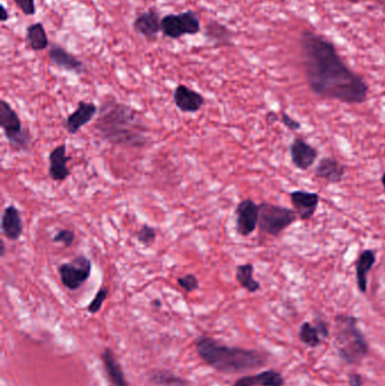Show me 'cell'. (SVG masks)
<instances>
[{
    "mask_svg": "<svg viewBox=\"0 0 385 386\" xmlns=\"http://www.w3.org/2000/svg\"><path fill=\"white\" fill-rule=\"evenodd\" d=\"M300 50L307 86L316 96L346 104L367 100L368 85L347 66L331 41L313 31H303Z\"/></svg>",
    "mask_w": 385,
    "mask_h": 386,
    "instance_id": "6da1fadb",
    "label": "cell"
},
{
    "mask_svg": "<svg viewBox=\"0 0 385 386\" xmlns=\"http://www.w3.org/2000/svg\"><path fill=\"white\" fill-rule=\"evenodd\" d=\"M94 129L111 145L142 148L147 144V130L139 113L114 99L102 103Z\"/></svg>",
    "mask_w": 385,
    "mask_h": 386,
    "instance_id": "7a4b0ae2",
    "label": "cell"
},
{
    "mask_svg": "<svg viewBox=\"0 0 385 386\" xmlns=\"http://www.w3.org/2000/svg\"><path fill=\"white\" fill-rule=\"evenodd\" d=\"M197 353L207 365L223 374H237L261 367L266 358L258 350L230 347L219 340L201 335L196 340Z\"/></svg>",
    "mask_w": 385,
    "mask_h": 386,
    "instance_id": "3957f363",
    "label": "cell"
},
{
    "mask_svg": "<svg viewBox=\"0 0 385 386\" xmlns=\"http://www.w3.org/2000/svg\"><path fill=\"white\" fill-rule=\"evenodd\" d=\"M336 347L340 357L348 362L355 364L366 356L367 342L357 326V319L350 315H337L336 317Z\"/></svg>",
    "mask_w": 385,
    "mask_h": 386,
    "instance_id": "277c9868",
    "label": "cell"
},
{
    "mask_svg": "<svg viewBox=\"0 0 385 386\" xmlns=\"http://www.w3.org/2000/svg\"><path fill=\"white\" fill-rule=\"evenodd\" d=\"M0 127L12 149L19 151L30 149L32 142L30 130L23 126L17 112L5 100L0 101Z\"/></svg>",
    "mask_w": 385,
    "mask_h": 386,
    "instance_id": "5b68a950",
    "label": "cell"
},
{
    "mask_svg": "<svg viewBox=\"0 0 385 386\" xmlns=\"http://www.w3.org/2000/svg\"><path fill=\"white\" fill-rule=\"evenodd\" d=\"M298 218L294 209L269 203L259 205V230L268 235L280 236L298 221Z\"/></svg>",
    "mask_w": 385,
    "mask_h": 386,
    "instance_id": "8992f818",
    "label": "cell"
},
{
    "mask_svg": "<svg viewBox=\"0 0 385 386\" xmlns=\"http://www.w3.org/2000/svg\"><path fill=\"white\" fill-rule=\"evenodd\" d=\"M200 19L192 10L167 14L162 17V33L167 39L178 40L183 35H196L200 32Z\"/></svg>",
    "mask_w": 385,
    "mask_h": 386,
    "instance_id": "52a82bcc",
    "label": "cell"
},
{
    "mask_svg": "<svg viewBox=\"0 0 385 386\" xmlns=\"http://www.w3.org/2000/svg\"><path fill=\"white\" fill-rule=\"evenodd\" d=\"M92 269L91 259L84 254H79L69 262L61 263L59 266L61 284L69 290H79L91 277Z\"/></svg>",
    "mask_w": 385,
    "mask_h": 386,
    "instance_id": "ba28073f",
    "label": "cell"
},
{
    "mask_svg": "<svg viewBox=\"0 0 385 386\" xmlns=\"http://www.w3.org/2000/svg\"><path fill=\"white\" fill-rule=\"evenodd\" d=\"M235 225L239 235L248 237L257 230L259 224V205L252 199H244L235 209Z\"/></svg>",
    "mask_w": 385,
    "mask_h": 386,
    "instance_id": "9c48e42d",
    "label": "cell"
},
{
    "mask_svg": "<svg viewBox=\"0 0 385 386\" xmlns=\"http://www.w3.org/2000/svg\"><path fill=\"white\" fill-rule=\"evenodd\" d=\"M99 108L95 103L79 101L76 110L70 113L65 121L64 127L69 135H76L83 127H85L86 124L95 118Z\"/></svg>",
    "mask_w": 385,
    "mask_h": 386,
    "instance_id": "30bf717a",
    "label": "cell"
},
{
    "mask_svg": "<svg viewBox=\"0 0 385 386\" xmlns=\"http://www.w3.org/2000/svg\"><path fill=\"white\" fill-rule=\"evenodd\" d=\"M48 56L50 62L59 69L75 74V75H83L86 73V66L84 62L62 47L57 46V44L52 46L49 50Z\"/></svg>",
    "mask_w": 385,
    "mask_h": 386,
    "instance_id": "8fae6325",
    "label": "cell"
},
{
    "mask_svg": "<svg viewBox=\"0 0 385 386\" xmlns=\"http://www.w3.org/2000/svg\"><path fill=\"white\" fill-rule=\"evenodd\" d=\"M291 203L300 221H309L316 215L320 203V196L316 192L295 190L289 194Z\"/></svg>",
    "mask_w": 385,
    "mask_h": 386,
    "instance_id": "7c38bea8",
    "label": "cell"
},
{
    "mask_svg": "<svg viewBox=\"0 0 385 386\" xmlns=\"http://www.w3.org/2000/svg\"><path fill=\"white\" fill-rule=\"evenodd\" d=\"M161 16L155 8L146 10L137 16L132 23V28L140 37H145L149 42H154L157 40V35L161 31Z\"/></svg>",
    "mask_w": 385,
    "mask_h": 386,
    "instance_id": "4fadbf2b",
    "label": "cell"
},
{
    "mask_svg": "<svg viewBox=\"0 0 385 386\" xmlns=\"http://www.w3.org/2000/svg\"><path fill=\"white\" fill-rule=\"evenodd\" d=\"M289 153H291V163L300 171H307L311 169L318 156L316 148L302 138H295L291 142Z\"/></svg>",
    "mask_w": 385,
    "mask_h": 386,
    "instance_id": "5bb4252c",
    "label": "cell"
},
{
    "mask_svg": "<svg viewBox=\"0 0 385 386\" xmlns=\"http://www.w3.org/2000/svg\"><path fill=\"white\" fill-rule=\"evenodd\" d=\"M173 101L176 108L185 113H196L205 106V97L199 92L180 84L173 93Z\"/></svg>",
    "mask_w": 385,
    "mask_h": 386,
    "instance_id": "9a60e30c",
    "label": "cell"
},
{
    "mask_svg": "<svg viewBox=\"0 0 385 386\" xmlns=\"http://www.w3.org/2000/svg\"><path fill=\"white\" fill-rule=\"evenodd\" d=\"M71 160L67 155V145L61 144L53 148L49 154V175L55 182H62L68 178L70 169L68 162Z\"/></svg>",
    "mask_w": 385,
    "mask_h": 386,
    "instance_id": "2e32d148",
    "label": "cell"
},
{
    "mask_svg": "<svg viewBox=\"0 0 385 386\" xmlns=\"http://www.w3.org/2000/svg\"><path fill=\"white\" fill-rule=\"evenodd\" d=\"M1 232L10 241H19L24 232V224L22 219L21 212L15 205H7L1 216Z\"/></svg>",
    "mask_w": 385,
    "mask_h": 386,
    "instance_id": "e0dca14e",
    "label": "cell"
},
{
    "mask_svg": "<svg viewBox=\"0 0 385 386\" xmlns=\"http://www.w3.org/2000/svg\"><path fill=\"white\" fill-rule=\"evenodd\" d=\"M106 378L111 386H130L126 378L125 371L118 362L116 355L110 348H105L101 355Z\"/></svg>",
    "mask_w": 385,
    "mask_h": 386,
    "instance_id": "ac0fdd59",
    "label": "cell"
},
{
    "mask_svg": "<svg viewBox=\"0 0 385 386\" xmlns=\"http://www.w3.org/2000/svg\"><path fill=\"white\" fill-rule=\"evenodd\" d=\"M314 173L318 178L325 180L327 183L336 184L343 181V176L346 174V169L343 164L332 157H323L318 160Z\"/></svg>",
    "mask_w": 385,
    "mask_h": 386,
    "instance_id": "d6986e66",
    "label": "cell"
},
{
    "mask_svg": "<svg viewBox=\"0 0 385 386\" xmlns=\"http://www.w3.org/2000/svg\"><path fill=\"white\" fill-rule=\"evenodd\" d=\"M284 383L285 380L280 371L270 369L258 374L241 377L233 386H282Z\"/></svg>",
    "mask_w": 385,
    "mask_h": 386,
    "instance_id": "ffe728a7",
    "label": "cell"
},
{
    "mask_svg": "<svg viewBox=\"0 0 385 386\" xmlns=\"http://www.w3.org/2000/svg\"><path fill=\"white\" fill-rule=\"evenodd\" d=\"M376 262L375 252L373 250L363 251L357 261H356V281H357V287L361 294L367 292V280H368V274L373 268Z\"/></svg>",
    "mask_w": 385,
    "mask_h": 386,
    "instance_id": "44dd1931",
    "label": "cell"
},
{
    "mask_svg": "<svg viewBox=\"0 0 385 386\" xmlns=\"http://www.w3.org/2000/svg\"><path fill=\"white\" fill-rule=\"evenodd\" d=\"M205 35L216 46H232L234 34L226 25L219 22L210 21L205 28Z\"/></svg>",
    "mask_w": 385,
    "mask_h": 386,
    "instance_id": "7402d4cb",
    "label": "cell"
},
{
    "mask_svg": "<svg viewBox=\"0 0 385 386\" xmlns=\"http://www.w3.org/2000/svg\"><path fill=\"white\" fill-rule=\"evenodd\" d=\"M26 42L31 50L43 51L49 47V37L42 23L37 22L26 28Z\"/></svg>",
    "mask_w": 385,
    "mask_h": 386,
    "instance_id": "603a6c76",
    "label": "cell"
},
{
    "mask_svg": "<svg viewBox=\"0 0 385 386\" xmlns=\"http://www.w3.org/2000/svg\"><path fill=\"white\" fill-rule=\"evenodd\" d=\"M253 274H255V267L252 263H244L237 266V274H235L237 283L246 292L251 294L257 293L261 288L260 283L255 280Z\"/></svg>",
    "mask_w": 385,
    "mask_h": 386,
    "instance_id": "cb8c5ba5",
    "label": "cell"
},
{
    "mask_svg": "<svg viewBox=\"0 0 385 386\" xmlns=\"http://www.w3.org/2000/svg\"><path fill=\"white\" fill-rule=\"evenodd\" d=\"M149 380L155 386H191L183 377L171 373L166 369H154L149 373Z\"/></svg>",
    "mask_w": 385,
    "mask_h": 386,
    "instance_id": "d4e9b609",
    "label": "cell"
},
{
    "mask_svg": "<svg viewBox=\"0 0 385 386\" xmlns=\"http://www.w3.org/2000/svg\"><path fill=\"white\" fill-rule=\"evenodd\" d=\"M321 335L318 333L316 326H312L309 322H304L300 326V339L303 344L309 347H316L321 344Z\"/></svg>",
    "mask_w": 385,
    "mask_h": 386,
    "instance_id": "484cf974",
    "label": "cell"
},
{
    "mask_svg": "<svg viewBox=\"0 0 385 386\" xmlns=\"http://www.w3.org/2000/svg\"><path fill=\"white\" fill-rule=\"evenodd\" d=\"M156 236H157L156 228L149 226L147 224L140 227V230L136 233L137 241L139 242L140 244H143L146 248H148L154 243Z\"/></svg>",
    "mask_w": 385,
    "mask_h": 386,
    "instance_id": "4316f807",
    "label": "cell"
},
{
    "mask_svg": "<svg viewBox=\"0 0 385 386\" xmlns=\"http://www.w3.org/2000/svg\"><path fill=\"white\" fill-rule=\"evenodd\" d=\"M109 296V290L106 287H101L100 290H97L96 295L87 306V312L91 314H96L101 311V308L103 306L104 302Z\"/></svg>",
    "mask_w": 385,
    "mask_h": 386,
    "instance_id": "83f0119b",
    "label": "cell"
},
{
    "mask_svg": "<svg viewBox=\"0 0 385 386\" xmlns=\"http://www.w3.org/2000/svg\"><path fill=\"white\" fill-rule=\"evenodd\" d=\"M178 285L187 293H194L199 288V280L194 274H187L183 277L178 278Z\"/></svg>",
    "mask_w": 385,
    "mask_h": 386,
    "instance_id": "f1b7e54d",
    "label": "cell"
},
{
    "mask_svg": "<svg viewBox=\"0 0 385 386\" xmlns=\"http://www.w3.org/2000/svg\"><path fill=\"white\" fill-rule=\"evenodd\" d=\"M75 232L73 230H68V228H64V230H59L55 236L52 241L55 243H60V244L64 245L65 248H70L71 245L74 244L75 242Z\"/></svg>",
    "mask_w": 385,
    "mask_h": 386,
    "instance_id": "f546056e",
    "label": "cell"
},
{
    "mask_svg": "<svg viewBox=\"0 0 385 386\" xmlns=\"http://www.w3.org/2000/svg\"><path fill=\"white\" fill-rule=\"evenodd\" d=\"M16 6L19 7L22 12L26 16L35 15L37 12V6L34 0H14Z\"/></svg>",
    "mask_w": 385,
    "mask_h": 386,
    "instance_id": "4dcf8cb0",
    "label": "cell"
},
{
    "mask_svg": "<svg viewBox=\"0 0 385 386\" xmlns=\"http://www.w3.org/2000/svg\"><path fill=\"white\" fill-rule=\"evenodd\" d=\"M280 121L282 124L285 126L287 129L291 130V131H296V130H300L302 128V124L298 122V120L289 117L285 111H282L280 113Z\"/></svg>",
    "mask_w": 385,
    "mask_h": 386,
    "instance_id": "1f68e13d",
    "label": "cell"
},
{
    "mask_svg": "<svg viewBox=\"0 0 385 386\" xmlns=\"http://www.w3.org/2000/svg\"><path fill=\"white\" fill-rule=\"evenodd\" d=\"M316 329L318 333L321 335V338H327L329 337V329H327V324L322 320H316Z\"/></svg>",
    "mask_w": 385,
    "mask_h": 386,
    "instance_id": "d6a6232c",
    "label": "cell"
},
{
    "mask_svg": "<svg viewBox=\"0 0 385 386\" xmlns=\"http://www.w3.org/2000/svg\"><path fill=\"white\" fill-rule=\"evenodd\" d=\"M349 385L350 386H363L364 380L359 374H350L348 378Z\"/></svg>",
    "mask_w": 385,
    "mask_h": 386,
    "instance_id": "836d02e7",
    "label": "cell"
},
{
    "mask_svg": "<svg viewBox=\"0 0 385 386\" xmlns=\"http://www.w3.org/2000/svg\"><path fill=\"white\" fill-rule=\"evenodd\" d=\"M0 8H1V15H0V21H1V23H6V22L10 19V12H8L6 7L3 6V5H1V6H0Z\"/></svg>",
    "mask_w": 385,
    "mask_h": 386,
    "instance_id": "e575fe53",
    "label": "cell"
},
{
    "mask_svg": "<svg viewBox=\"0 0 385 386\" xmlns=\"http://www.w3.org/2000/svg\"><path fill=\"white\" fill-rule=\"evenodd\" d=\"M266 119H267L268 124H271L278 120V115H276V112L270 111L266 115Z\"/></svg>",
    "mask_w": 385,
    "mask_h": 386,
    "instance_id": "d590c367",
    "label": "cell"
},
{
    "mask_svg": "<svg viewBox=\"0 0 385 386\" xmlns=\"http://www.w3.org/2000/svg\"><path fill=\"white\" fill-rule=\"evenodd\" d=\"M5 255V243L1 241V253H0V257H3Z\"/></svg>",
    "mask_w": 385,
    "mask_h": 386,
    "instance_id": "8d00e7d4",
    "label": "cell"
},
{
    "mask_svg": "<svg viewBox=\"0 0 385 386\" xmlns=\"http://www.w3.org/2000/svg\"><path fill=\"white\" fill-rule=\"evenodd\" d=\"M381 182H382L383 189H384L385 192V172L382 174V178H381Z\"/></svg>",
    "mask_w": 385,
    "mask_h": 386,
    "instance_id": "74e56055",
    "label": "cell"
}]
</instances>
